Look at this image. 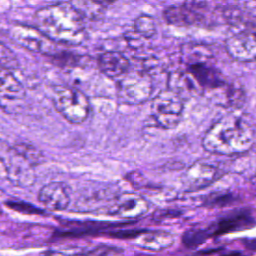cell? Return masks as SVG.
I'll list each match as a JSON object with an SVG mask.
<instances>
[{"label":"cell","instance_id":"cell-21","mask_svg":"<svg viewBox=\"0 0 256 256\" xmlns=\"http://www.w3.org/2000/svg\"><path fill=\"white\" fill-rule=\"evenodd\" d=\"M12 151H13V148L9 147L8 144L4 140L0 139V160H2V161L6 160L7 155L11 154Z\"/></svg>","mask_w":256,"mask_h":256},{"label":"cell","instance_id":"cell-9","mask_svg":"<svg viewBox=\"0 0 256 256\" xmlns=\"http://www.w3.org/2000/svg\"><path fill=\"white\" fill-rule=\"evenodd\" d=\"M149 209L146 199L135 193H121L111 204L110 212L122 219H137L147 213Z\"/></svg>","mask_w":256,"mask_h":256},{"label":"cell","instance_id":"cell-11","mask_svg":"<svg viewBox=\"0 0 256 256\" xmlns=\"http://www.w3.org/2000/svg\"><path fill=\"white\" fill-rule=\"evenodd\" d=\"M38 201L50 211H63L70 204L69 188L63 182L47 183L39 190Z\"/></svg>","mask_w":256,"mask_h":256},{"label":"cell","instance_id":"cell-6","mask_svg":"<svg viewBox=\"0 0 256 256\" xmlns=\"http://www.w3.org/2000/svg\"><path fill=\"white\" fill-rule=\"evenodd\" d=\"M208 10L205 0H185L181 5L170 6L164 11L167 23L175 26H191L200 24Z\"/></svg>","mask_w":256,"mask_h":256},{"label":"cell","instance_id":"cell-12","mask_svg":"<svg viewBox=\"0 0 256 256\" xmlns=\"http://www.w3.org/2000/svg\"><path fill=\"white\" fill-rule=\"evenodd\" d=\"M187 72L192 76L202 90H215L226 83L220 71L207 61L187 64Z\"/></svg>","mask_w":256,"mask_h":256},{"label":"cell","instance_id":"cell-23","mask_svg":"<svg viewBox=\"0 0 256 256\" xmlns=\"http://www.w3.org/2000/svg\"><path fill=\"white\" fill-rule=\"evenodd\" d=\"M223 256H241V254L239 253H231V254H226V255H223Z\"/></svg>","mask_w":256,"mask_h":256},{"label":"cell","instance_id":"cell-18","mask_svg":"<svg viewBox=\"0 0 256 256\" xmlns=\"http://www.w3.org/2000/svg\"><path fill=\"white\" fill-rule=\"evenodd\" d=\"M252 223V218L249 217V214L246 213H239L231 215L227 218L222 219L219 223L217 228L215 229L216 234H222L234 230L241 229L242 227L249 226V223Z\"/></svg>","mask_w":256,"mask_h":256},{"label":"cell","instance_id":"cell-10","mask_svg":"<svg viewBox=\"0 0 256 256\" xmlns=\"http://www.w3.org/2000/svg\"><path fill=\"white\" fill-rule=\"evenodd\" d=\"M219 177V170L212 164L196 162L183 174L182 182L186 191H198L211 185Z\"/></svg>","mask_w":256,"mask_h":256},{"label":"cell","instance_id":"cell-2","mask_svg":"<svg viewBox=\"0 0 256 256\" xmlns=\"http://www.w3.org/2000/svg\"><path fill=\"white\" fill-rule=\"evenodd\" d=\"M36 28L53 42L80 44L85 37V26L80 11L69 3H58L35 13Z\"/></svg>","mask_w":256,"mask_h":256},{"label":"cell","instance_id":"cell-1","mask_svg":"<svg viewBox=\"0 0 256 256\" xmlns=\"http://www.w3.org/2000/svg\"><path fill=\"white\" fill-rule=\"evenodd\" d=\"M255 142V126L250 115L229 113L216 120L206 131L202 145L205 151L235 156L249 151Z\"/></svg>","mask_w":256,"mask_h":256},{"label":"cell","instance_id":"cell-20","mask_svg":"<svg viewBox=\"0 0 256 256\" xmlns=\"http://www.w3.org/2000/svg\"><path fill=\"white\" fill-rule=\"evenodd\" d=\"M12 56H13L12 52L0 42V64L11 60Z\"/></svg>","mask_w":256,"mask_h":256},{"label":"cell","instance_id":"cell-19","mask_svg":"<svg viewBox=\"0 0 256 256\" xmlns=\"http://www.w3.org/2000/svg\"><path fill=\"white\" fill-rule=\"evenodd\" d=\"M135 32L146 39L152 38L156 34L155 20L148 15H140L134 21Z\"/></svg>","mask_w":256,"mask_h":256},{"label":"cell","instance_id":"cell-5","mask_svg":"<svg viewBox=\"0 0 256 256\" xmlns=\"http://www.w3.org/2000/svg\"><path fill=\"white\" fill-rule=\"evenodd\" d=\"M184 109V100L170 89L161 91L151 103V116L157 126L171 129L178 125Z\"/></svg>","mask_w":256,"mask_h":256},{"label":"cell","instance_id":"cell-17","mask_svg":"<svg viewBox=\"0 0 256 256\" xmlns=\"http://www.w3.org/2000/svg\"><path fill=\"white\" fill-rule=\"evenodd\" d=\"M221 89L223 90V96L218 99H220L223 105L234 108H239L243 105L245 101V92L241 85L237 83H225L221 86Z\"/></svg>","mask_w":256,"mask_h":256},{"label":"cell","instance_id":"cell-16","mask_svg":"<svg viewBox=\"0 0 256 256\" xmlns=\"http://www.w3.org/2000/svg\"><path fill=\"white\" fill-rule=\"evenodd\" d=\"M168 89L177 93L183 100L184 97H190L203 91L187 71H175L170 73Z\"/></svg>","mask_w":256,"mask_h":256},{"label":"cell","instance_id":"cell-15","mask_svg":"<svg viewBox=\"0 0 256 256\" xmlns=\"http://www.w3.org/2000/svg\"><path fill=\"white\" fill-rule=\"evenodd\" d=\"M98 67L104 75L110 78H119L129 70L130 63L122 53L106 51L98 57Z\"/></svg>","mask_w":256,"mask_h":256},{"label":"cell","instance_id":"cell-4","mask_svg":"<svg viewBox=\"0 0 256 256\" xmlns=\"http://www.w3.org/2000/svg\"><path fill=\"white\" fill-rule=\"evenodd\" d=\"M117 81V96L120 102L139 105L150 99L153 92L151 75L146 70L127 71Z\"/></svg>","mask_w":256,"mask_h":256},{"label":"cell","instance_id":"cell-8","mask_svg":"<svg viewBox=\"0 0 256 256\" xmlns=\"http://www.w3.org/2000/svg\"><path fill=\"white\" fill-rule=\"evenodd\" d=\"M227 54L242 63L253 62L256 57V40L253 30L244 29L230 36L225 42Z\"/></svg>","mask_w":256,"mask_h":256},{"label":"cell","instance_id":"cell-7","mask_svg":"<svg viewBox=\"0 0 256 256\" xmlns=\"http://www.w3.org/2000/svg\"><path fill=\"white\" fill-rule=\"evenodd\" d=\"M11 36L15 42L30 51L49 56L55 54L53 41L46 37L37 28L25 25H16L11 29Z\"/></svg>","mask_w":256,"mask_h":256},{"label":"cell","instance_id":"cell-22","mask_svg":"<svg viewBox=\"0 0 256 256\" xmlns=\"http://www.w3.org/2000/svg\"><path fill=\"white\" fill-rule=\"evenodd\" d=\"M96 4L101 5V6H108L111 5L112 3H114L116 0H93Z\"/></svg>","mask_w":256,"mask_h":256},{"label":"cell","instance_id":"cell-13","mask_svg":"<svg viewBox=\"0 0 256 256\" xmlns=\"http://www.w3.org/2000/svg\"><path fill=\"white\" fill-rule=\"evenodd\" d=\"M25 97L21 82L7 69L0 67V107L5 111Z\"/></svg>","mask_w":256,"mask_h":256},{"label":"cell","instance_id":"cell-3","mask_svg":"<svg viewBox=\"0 0 256 256\" xmlns=\"http://www.w3.org/2000/svg\"><path fill=\"white\" fill-rule=\"evenodd\" d=\"M57 112L71 124H81L89 116L90 102L80 90L69 86H57L52 93Z\"/></svg>","mask_w":256,"mask_h":256},{"label":"cell","instance_id":"cell-14","mask_svg":"<svg viewBox=\"0 0 256 256\" xmlns=\"http://www.w3.org/2000/svg\"><path fill=\"white\" fill-rule=\"evenodd\" d=\"M138 247L149 251H161L174 242V236L163 230H141L133 237Z\"/></svg>","mask_w":256,"mask_h":256}]
</instances>
